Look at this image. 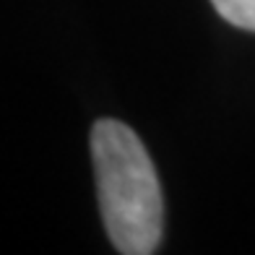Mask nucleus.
Listing matches in <instances>:
<instances>
[{
  "instance_id": "nucleus-1",
  "label": "nucleus",
  "mask_w": 255,
  "mask_h": 255,
  "mask_svg": "<svg viewBox=\"0 0 255 255\" xmlns=\"http://www.w3.org/2000/svg\"><path fill=\"white\" fill-rule=\"evenodd\" d=\"M91 156L99 211L115 250L154 253L164 229V201L141 138L120 120H99L91 128Z\"/></svg>"
},
{
  "instance_id": "nucleus-2",
  "label": "nucleus",
  "mask_w": 255,
  "mask_h": 255,
  "mask_svg": "<svg viewBox=\"0 0 255 255\" xmlns=\"http://www.w3.org/2000/svg\"><path fill=\"white\" fill-rule=\"evenodd\" d=\"M211 5L232 26L255 31V0H211Z\"/></svg>"
}]
</instances>
